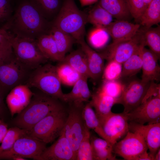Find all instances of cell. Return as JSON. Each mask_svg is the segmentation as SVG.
Listing matches in <instances>:
<instances>
[{
  "label": "cell",
  "instance_id": "obj_47",
  "mask_svg": "<svg viewBox=\"0 0 160 160\" xmlns=\"http://www.w3.org/2000/svg\"><path fill=\"white\" fill-rule=\"evenodd\" d=\"M2 90L0 88V116L2 115L4 109Z\"/></svg>",
  "mask_w": 160,
  "mask_h": 160
},
{
  "label": "cell",
  "instance_id": "obj_30",
  "mask_svg": "<svg viewBox=\"0 0 160 160\" xmlns=\"http://www.w3.org/2000/svg\"><path fill=\"white\" fill-rule=\"evenodd\" d=\"M144 28V37L145 46L159 58L160 56V26Z\"/></svg>",
  "mask_w": 160,
  "mask_h": 160
},
{
  "label": "cell",
  "instance_id": "obj_9",
  "mask_svg": "<svg viewBox=\"0 0 160 160\" xmlns=\"http://www.w3.org/2000/svg\"><path fill=\"white\" fill-rule=\"evenodd\" d=\"M68 116L64 130L65 135L77 156V151L86 127L83 115L84 105L68 103Z\"/></svg>",
  "mask_w": 160,
  "mask_h": 160
},
{
  "label": "cell",
  "instance_id": "obj_12",
  "mask_svg": "<svg viewBox=\"0 0 160 160\" xmlns=\"http://www.w3.org/2000/svg\"><path fill=\"white\" fill-rule=\"evenodd\" d=\"M148 148L139 133L129 131L125 137L113 146V153L125 160H135L139 155L147 151Z\"/></svg>",
  "mask_w": 160,
  "mask_h": 160
},
{
  "label": "cell",
  "instance_id": "obj_40",
  "mask_svg": "<svg viewBox=\"0 0 160 160\" xmlns=\"http://www.w3.org/2000/svg\"><path fill=\"white\" fill-rule=\"evenodd\" d=\"M86 77L84 79L82 84L81 91L79 100L76 104H82L84 102H89V99L91 97L92 94L89 89L87 84V79Z\"/></svg>",
  "mask_w": 160,
  "mask_h": 160
},
{
  "label": "cell",
  "instance_id": "obj_26",
  "mask_svg": "<svg viewBox=\"0 0 160 160\" xmlns=\"http://www.w3.org/2000/svg\"><path fill=\"white\" fill-rule=\"evenodd\" d=\"M138 22L148 28L160 22V0H152L147 6Z\"/></svg>",
  "mask_w": 160,
  "mask_h": 160
},
{
  "label": "cell",
  "instance_id": "obj_1",
  "mask_svg": "<svg viewBox=\"0 0 160 160\" xmlns=\"http://www.w3.org/2000/svg\"><path fill=\"white\" fill-rule=\"evenodd\" d=\"M49 25L32 3L25 2L19 6L13 16L3 28L7 31L11 30L12 33H11L14 35L36 39L49 33Z\"/></svg>",
  "mask_w": 160,
  "mask_h": 160
},
{
  "label": "cell",
  "instance_id": "obj_8",
  "mask_svg": "<svg viewBox=\"0 0 160 160\" xmlns=\"http://www.w3.org/2000/svg\"><path fill=\"white\" fill-rule=\"evenodd\" d=\"M46 144L27 134L18 139L10 149L0 152V159L39 160Z\"/></svg>",
  "mask_w": 160,
  "mask_h": 160
},
{
  "label": "cell",
  "instance_id": "obj_37",
  "mask_svg": "<svg viewBox=\"0 0 160 160\" xmlns=\"http://www.w3.org/2000/svg\"><path fill=\"white\" fill-rule=\"evenodd\" d=\"M92 32L89 38V41L93 47L99 48L104 46L108 40V33L103 28H97Z\"/></svg>",
  "mask_w": 160,
  "mask_h": 160
},
{
  "label": "cell",
  "instance_id": "obj_10",
  "mask_svg": "<svg viewBox=\"0 0 160 160\" xmlns=\"http://www.w3.org/2000/svg\"><path fill=\"white\" fill-rule=\"evenodd\" d=\"M29 69L16 58L13 52L0 63V88L11 90L23 84V82L29 76Z\"/></svg>",
  "mask_w": 160,
  "mask_h": 160
},
{
  "label": "cell",
  "instance_id": "obj_41",
  "mask_svg": "<svg viewBox=\"0 0 160 160\" xmlns=\"http://www.w3.org/2000/svg\"><path fill=\"white\" fill-rule=\"evenodd\" d=\"M13 53L9 39L0 45V63L4 61Z\"/></svg>",
  "mask_w": 160,
  "mask_h": 160
},
{
  "label": "cell",
  "instance_id": "obj_7",
  "mask_svg": "<svg viewBox=\"0 0 160 160\" xmlns=\"http://www.w3.org/2000/svg\"><path fill=\"white\" fill-rule=\"evenodd\" d=\"M145 45L144 28L139 29L131 39L116 43H112L99 53L104 59L113 60L122 64L133 54Z\"/></svg>",
  "mask_w": 160,
  "mask_h": 160
},
{
  "label": "cell",
  "instance_id": "obj_24",
  "mask_svg": "<svg viewBox=\"0 0 160 160\" xmlns=\"http://www.w3.org/2000/svg\"><path fill=\"white\" fill-rule=\"evenodd\" d=\"M36 41L40 50L47 59L59 62L62 61L54 39L50 33L41 36Z\"/></svg>",
  "mask_w": 160,
  "mask_h": 160
},
{
  "label": "cell",
  "instance_id": "obj_18",
  "mask_svg": "<svg viewBox=\"0 0 160 160\" xmlns=\"http://www.w3.org/2000/svg\"><path fill=\"white\" fill-rule=\"evenodd\" d=\"M140 26L139 24L132 23L128 20H117L102 28L112 37V43H116L131 39Z\"/></svg>",
  "mask_w": 160,
  "mask_h": 160
},
{
  "label": "cell",
  "instance_id": "obj_48",
  "mask_svg": "<svg viewBox=\"0 0 160 160\" xmlns=\"http://www.w3.org/2000/svg\"><path fill=\"white\" fill-rule=\"evenodd\" d=\"M160 160V148L156 152L154 156V160Z\"/></svg>",
  "mask_w": 160,
  "mask_h": 160
},
{
  "label": "cell",
  "instance_id": "obj_29",
  "mask_svg": "<svg viewBox=\"0 0 160 160\" xmlns=\"http://www.w3.org/2000/svg\"><path fill=\"white\" fill-rule=\"evenodd\" d=\"M143 47L133 54L122 64L121 78L132 76L141 70L142 65L141 50Z\"/></svg>",
  "mask_w": 160,
  "mask_h": 160
},
{
  "label": "cell",
  "instance_id": "obj_2",
  "mask_svg": "<svg viewBox=\"0 0 160 160\" xmlns=\"http://www.w3.org/2000/svg\"><path fill=\"white\" fill-rule=\"evenodd\" d=\"M61 101L41 92L34 93L28 105L15 118V126L28 131L49 114L65 108Z\"/></svg>",
  "mask_w": 160,
  "mask_h": 160
},
{
  "label": "cell",
  "instance_id": "obj_33",
  "mask_svg": "<svg viewBox=\"0 0 160 160\" xmlns=\"http://www.w3.org/2000/svg\"><path fill=\"white\" fill-rule=\"evenodd\" d=\"M90 136L89 129L86 126L84 136L77 150L76 160H93Z\"/></svg>",
  "mask_w": 160,
  "mask_h": 160
},
{
  "label": "cell",
  "instance_id": "obj_28",
  "mask_svg": "<svg viewBox=\"0 0 160 160\" xmlns=\"http://www.w3.org/2000/svg\"><path fill=\"white\" fill-rule=\"evenodd\" d=\"M83 115L87 127L89 129L94 130L101 138L110 143L103 131L95 111L89 102L84 105Z\"/></svg>",
  "mask_w": 160,
  "mask_h": 160
},
{
  "label": "cell",
  "instance_id": "obj_19",
  "mask_svg": "<svg viewBox=\"0 0 160 160\" xmlns=\"http://www.w3.org/2000/svg\"><path fill=\"white\" fill-rule=\"evenodd\" d=\"M142 74L141 80L144 83L158 81L160 78L159 59L150 49L144 47L141 50Z\"/></svg>",
  "mask_w": 160,
  "mask_h": 160
},
{
  "label": "cell",
  "instance_id": "obj_42",
  "mask_svg": "<svg viewBox=\"0 0 160 160\" xmlns=\"http://www.w3.org/2000/svg\"><path fill=\"white\" fill-rule=\"evenodd\" d=\"M11 12L8 0H0V21L7 19Z\"/></svg>",
  "mask_w": 160,
  "mask_h": 160
},
{
  "label": "cell",
  "instance_id": "obj_35",
  "mask_svg": "<svg viewBox=\"0 0 160 160\" xmlns=\"http://www.w3.org/2000/svg\"><path fill=\"white\" fill-rule=\"evenodd\" d=\"M32 3L46 18L52 15L60 8L59 0H33Z\"/></svg>",
  "mask_w": 160,
  "mask_h": 160
},
{
  "label": "cell",
  "instance_id": "obj_11",
  "mask_svg": "<svg viewBox=\"0 0 160 160\" xmlns=\"http://www.w3.org/2000/svg\"><path fill=\"white\" fill-rule=\"evenodd\" d=\"M126 114L129 122L142 124L160 122V95L143 100L138 106Z\"/></svg>",
  "mask_w": 160,
  "mask_h": 160
},
{
  "label": "cell",
  "instance_id": "obj_36",
  "mask_svg": "<svg viewBox=\"0 0 160 160\" xmlns=\"http://www.w3.org/2000/svg\"><path fill=\"white\" fill-rule=\"evenodd\" d=\"M122 64L113 60L108 61L103 73V81H113L121 78Z\"/></svg>",
  "mask_w": 160,
  "mask_h": 160
},
{
  "label": "cell",
  "instance_id": "obj_34",
  "mask_svg": "<svg viewBox=\"0 0 160 160\" xmlns=\"http://www.w3.org/2000/svg\"><path fill=\"white\" fill-rule=\"evenodd\" d=\"M125 85L117 80L103 81L98 89L118 101L123 92Z\"/></svg>",
  "mask_w": 160,
  "mask_h": 160
},
{
  "label": "cell",
  "instance_id": "obj_44",
  "mask_svg": "<svg viewBox=\"0 0 160 160\" xmlns=\"http://www.w3.org/2000/svg\"><path fill=\"white\" fill-rule=\"evenodd\" d=\"M9 38V33L4 28L0 29V45L7 40Z\"/></svg>",
  "mask_w": 160,
  "mask_h": 160
},
{
  "label": "cell",
  "instance_id": "obj_49",
  "mask_svg": "<svg viewBox=\"0 0 160 160\" xmlns=\"http://www.w3.org/2000/svg\"><path fill=\"white\" fill-rule=\"evenodd\" d=\"M146 8L152 0H144Z\"/></svg>",
  "mask_w": 160,
  "mask_h": 160
},
{
  "label": "cell",
  "instance_id": "obj_38",
  "mask_svg": "<svg viewBox=\"0 0 160 160\" xmlns=\"http://www.w3.org/2000/svg\"><path fill=\"white\" fill-rule=\"evenodd\" d=\"M86 77L88 78L86 76H81L79 79L73 85L71 91L68 93L64 94V102L68 103H76L78 102L84 81Z\"/></svg>",
  "mask_w": 160,
  "mask_h": 160
},
{
  "label": "cell",
  "instance_id": "obj_14",
  "mask_svg": "<svg viewBox=\"0 0 160 160\" xmlns=\"http://www.w3.org/2000/svg\"><path fill=\"white\" fill-rule=\"evenodd\" d=\"M150 83L143 82L141 80H135L131 81L128 84L125 85L118 103L123 106L124 113H129L141 103Z\"/></svg>",
  "mask_w": 160,
  "mask_h": 160
},
{
  "label": "cell",
  "instance_id": "obj_39",
  "mask_svg": "<svg viewBox=\"0 0 160 160\" xmlns=\"http://www.w3.org/2000/svg\"><path fill=\"white\" fill-rule=\"evenodd\" d=\"M127 1L131 16L138 22L146 8L144 0H127Z\"/></svg>",
  "mask_w": 160,
  "mask_h": 160
},
{
  "label": "cell",
  "instance_id": "obj_16",
  "mask_svg": "<svg viewBox=\"0 0 160 160\" xmlns=\"http://www.w3.org/2000/svg\"><path fill=\"white\" fill-rule=\"evenodd\" d=\"M76 160V155L65 135L64 129L57 140L50 146L46 147L39 159V160Z\"/></svg>",
  "mask_w": 160,
  "mask_h": 160
},
{
  "label": "cell",
  "instance_id": "obj_3",
  "mask_svg": "<svg viewBox=\"0 0 160 160\" xmlns=\"http://www.w3.org/2000/svg\"><path fill=\"white\" fill-rule=\"evenodd\" d=\"M87 14L80 10L74 0H63L52 26L68 33L77 43L84 39Z\"/></svg>",
  "mask_w": 160,
  "mask_h": 160
},
{
  "label": "cell",
  "instance_id": "obj_31",
  "mask_svg": "<svg viewBox=\"0 0 160 160\" xmlns=\"http://www.w3.org/2000/svg\"><path fill=\"white\" fill-rule=\"evenodd\" d=\"M56 66L57 71L61 83L73 86L81 76L68 64L63 62Z\"/></svg>",
  "mask_w": 160,
  "mask_h": 160
},
{
  "label": "cell",
  "instance_id": "obj_25",
  "mask_svg": "<svg viewBox=\"0 0 160 160\" xmlns=\"http://www.w3.org/2000/svg\"><path fill=\"white\" fill-rule=\"evenodd\" d=\"M49 33L53 36L63 60L66 54L71 49L76 41L70 35L52 26Z\"/></svg>",
  "mask_w": 160,
  "mask_h": 160
},
{
  "label": "cell",
  "instance_id": "obj_43",
  "mask_svg": "<svg viewBox=\"0 0 160 160\" xmlns=\"http://www.w3.org/2000/svg\"><path fill=\"white\" fill-rule=\"evenodd\" d=\"M7 125L0 120V143H1L7 134L8 129Z\"/></svg>",
  "mask_w": 160,
  "mask_h": 160
},
{
  "label": "cell",
  "instance_id": "obj_46",
  "mask_svg": "<svg viewBox=\"0 0 160 160\" xmlns=\"http://www.w3.org/2000/svg\"><path fill=\"white\" fill-rule=\"evenodd\" d=\"M98 0H79L82 7L92 4L96 2Z\"/></svg>",
  "mask_w": 160,
  "mask_h": 160
},
{
  "label": "cell",
  "instance_id": "obj_15",
  "mask_svg": "<svg viewBox=\"0 0 160 160\" xmlns=\"http://www.w3.org/2000/svg\"><path fill=\"white\" fill-rule=\"evenodd\" d=\"M129 129V131L137 132L143 137L154 160L160 146V122L145 125L130 122Z\"/></svg>",
  "mask_w": 160,
  "mask_h": 160
},
{
  "label": "cell",
  "instance_id": "obj_5",
  "mask_svg": "<svg viewBox=\"0 0 160 160\" xmlns=\"http://www.w3.org/2000/svg\"><path fill=\"white\" fill-rule=\"evenodd\" d=\"M9 40L16 58L30 69H34L48 60L40 50L36 39L19 37L9 33Z\"/></svg>",
  "mask_w": 160,
  "mask_h": 160
},
{
  "label": "cell",
  "instance_id": "obj_4",
  "mask_svg": "<svg viewBox=\"0 0 160 160\" xmlns=\"http://www.w3.org/2000/svg\"><path fill=\"white\" fill-rule=\"evenodd\" d=\"M34 69L29 75L26 84L29 87L36 88L44 93L64 102V93L56 66L47 63Z\"/></svg>",
  "mask_w": 160,
  "mask_h": 160
},
{
  "label": "cell",
  "instance_id": "obj_45",
  "mask_svg": "<svg viewBox=\"0 0 160 160\" xmlns=\"http://www.w3.org/2000/svg\"><path fill=\"white\" fill-rule=\"evenodd\" d=\"M135 160H153V159L147 151L138 156Z\"/></svg>",
  "mask_w": 160,
  "mask_h": 160
},
{
  "label": "cell",
  "instance_id": "obj_22",
  "mask_svg": "<svg viewBox=\"0 0 160 160\" xmlns=\"http://www.w3.org/2000/svg\"><path fill=\"white\" fill-rule=\"evenodd\" d=\"M98 4L117 20H127L131 16L127 0H100Z\"/></svg>",
  "mask_w": 160,
  "mask_h": 160
},
{
  "label": "cell",
  "instance_id": "obj_23",
  "mask_svg": "<svg viewBox=\"0 0 160 160\" xmlns=\"http://www.w3.org/2000/svg\"><path fill=\"white\" fill-rule=\"evenodd\" d=\"M61 62L69 65L81 76L89 78L87 57L81 48L65 56Z\"/></svg>",
  "mask_w": 160,
  "mask_h": 160
},
{
  "label": "cell",
  "instance_id": "obj_27",
  "mask_svg": "<svg viewBox=\"0 0 160 160\" xmlns=\"http://www.w3.org/2000/svg\"><path fill=\"white\" fill-rule=\"evenodd\" d=\"M112 16L98 4L87 14V22L96 28H103L112 22Z\"/></svg>",
  "mask_w": 160,
  "mask_h": 160
},
{
  "label": "cell",
  "instance_id": "obj_17",
  "mask_svg": "<svg viewBox=\"0 0 160 160\" xmlns=\"http://www.w3.org/2000/svg\"><path fill=\"white\" fill-rule=\"evenodd\" d=\"M29 88L26 84H20L7 95L6 102L12 116L19 113L29 103L33 94Z\"/></svg>",
  "mask_w": 160,
  "mask_h": 160
},
{
  "label": "cell",
  "instance_id": "obj_13",
  "mask_svg": "<svg viewBox=\"0 0 160 160\" xmlns=\"http://www.w3.org/2000/svg\"><path fill=\"white\" fill-rule=\"evenodd\" d=\"M103 131L113 145L129 131V121L126 113H114L98 118Z\"/></svg>",
  "mask_w": 160,
  "mask_h": 160
},
{
  "label": "cell",
  "instance_id": "obj_6",
  "mask_svg": "<svg viewBox=\"0 0 160 160\" xmlns=\"http://www.w3.org/2000/svg\"><path fill=\"white\" fill-rule=\"evenodd\" d=\"M67 116L65 108L54 112L35 124L28 135L46 144L52 142L62 133Z\"/></svg>",
  "mask_w": 160,
  "mask_h": 160
},
{
  "label": "cell",
  "instance_id": "obj_21",
  "mask_svg": "<svg viewBox=\"0 0 160 160\" xmlns=\"http://www.w3.org/2000/svg\"><path fill=\"white\" fill-rule=\"evenodd\" d=\"M90 141L93 160L117 159L113 154V145L109 142L91 135Z\"/></svg>",
  "mask_w": 160,
  "mask_h": 160
},
{
  "label": "cell",
  "instance_id": "obj_32",
  "mask_svg": "<svg viewBox=\"0 0 160 160\" xmlns=\"http://www.w3.org/2000/svg\"><path fill=\"white\" fill-rule=\"evenodd\" d=\"M29 131L17 127L10 128L0 145V152L9 150L19 138L28 134Z\"/></svg>",
  "mask_w": 160,
  "mask_h": 160
},
{
  "label": "cell",
  "instance_id": "obj_20",
  "mask_svg": "<svg viewBox=\"0 0 160 160\" xmlns=\"http://www.w3.org/2000/svg\"><path fill=\"white\" fill-rule=\"evenodd\" d=\"M91 99L89 101L95 109L98 118L104 116L111 113V108L117 100L98 89L92 94Z\"/></svg>",
  "mask_w": 160,
  "mask_h": 160
}]
</instances>
